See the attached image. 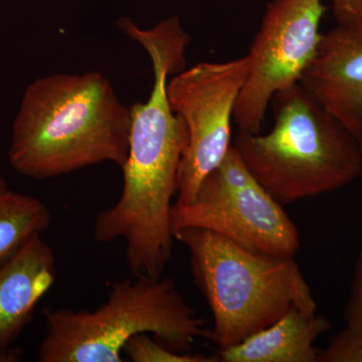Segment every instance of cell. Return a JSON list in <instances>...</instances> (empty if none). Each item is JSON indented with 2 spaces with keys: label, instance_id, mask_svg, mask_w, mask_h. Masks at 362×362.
Returning a JSON list of instances; mask_svg holds the SVG:
<instances>
[{
  "label": "cell",
  "instance_id": "obj_1",
  "mask_svg": "<svg viewBox=\"0 0 362 362\" xmlns=\"http://www.w3.org/2000/svg\"><path fill=\"white\" fill-rule=\"evenodd\" d=\"M122 30L148 54L153 87L145 103L130 107L122 192L113 206L98 214L93 235L99 243L123 240L131 274L156 279L161 277L173 252L171 211L188 141L187 126L169 103L168 83L171 76L185 70L190 39L175 16L147 30L128 21Z\"/></svg>",
  "mask_w": 362,
  "mask_h": 362
},
{
  "label": "cell",
  "instance_id": "obj_10",
  "mask_svg": "<svg viewBox=\"0 0 362 362\" xmlns=\"http://www.w3.org/2000/svg\"><path fill=\"white\" fill-rule=\"evenodd\" d=\"M56 280V255L42 235L28 240L0 266V357L20 361L21 351L13 349V342Z\"/></svg>",
  "mask_w": 362,
  "mask_h": 362
},
{
  "label": "cell",
  "instance_id": "obj_15",
  "mask_svg": "<svg viewBox=\"0 0 362 362\" xmlns=\"http://www.w3.org/2000/svg\"><path fill=\"white\" fill-rule=\"evenodd\" d=\"M333 11L340 25L356 26L358 18V0H332Z\"/></svg>",
  "mask_w": 362,
  "mask_h": 362
},
{
  "label": "cell",
  "instance_id": "obj_13",
  "mask_svg": "<svg viewBox=\"0 0 362 362\" xmlns=\"http://www.w3.org/2000/svg\"><path fill=\"white\" fill-rule=\"evenodd\" d=\"M344 328L321 351L320 362H362V249L344 308Z\"/></svg>",
  "mask_w": 362,
  "mask_h": 362
},
{
  "label": "cell",
  "instance_id": "obj_4",
  "mask_svg": "<svg viewBox=\"0 0 362 362\" xmlns=\"http://www.w3.org/2000/svg\"><path fill=\"white\" fill-rule=\"evenodd\" d=\"M175 239L189 252L195 285L213 313L209 337L218 349L242 342L290 309L317 312L294 257L254 251L202 228H181Z\"/></svg>",
  "mask_w": 362,
  "mask_h": 362
},
{
  "label": "cell",
  "instance_id": "obj_12",
  "mask_svg": "<svg viewBox=\"0 0 362 362\" xmlns=\"http://www.w3.org/2000/svg\"><path fill=\"white\" fill-rule=\"evenodd\" d=\"M47 206L32 195L0 189V266L51 225Z\"/></svg>",
  "mask_w": 362,
  "mask_h": 362
},
{
  "label": "cell",
  "instance_id": "obj_8",
  "mask_svg": "<svg viewBox=\"0 0 362 362\" xmlns=\"http://www.w3.org/2000/svg\"><path fill=\"white\" fill-rule=\"evenodd\" d=\"M325 13L324 0H271L267 4L247 54L249 75L233 110L239 133L261 132L274 95L301 82L318 52Z\"/></svg>",
  "mask_w": 362,
  "mask_h": 362
},
{
  "label": "cell",
  "instance_id": "obj_14",
  "mask_svg": "<svg viewBox=\"0 0 362 362\" xmlns=\"http://www.w3.org/2000/svg\"><path fill=\"white\" fill-rule=\"evenodd\" d=\"M123 354L133 362H218L216 356L175 351L152 339L149 334H139L131 338L124 347Z\"/></svg>",
  "mask_w": 362,
  "mask_h": 362
},
{
  "label": "cell",
  "instance_id": "obj_16",
  "mask_svg": "<svg viewBox=\"0 0 362 362\" xmlns=\"http://www.w3.org/2000/svg\"><path fill=\"white\" fill-rule=\"evenodd\" d=\"M358 18H357L356 25L354 26V28H356L357 30H359V32L362 33V0H358Z\"/></svg>",
  "mask_w": 362,
  "mask_h": 362
},
{
  "label": "cell",
  "instance_id": "obj_3",
  "mask_svg": "<svg viewBox=\"0 0 362 362\" xmlns=\"http://www.w3.org/2000/svg\"><path fill=\"white\" fill-rule=\"evenodd\" d=\"M271 104L273 128L239 133L233 145L279 204L334 192L361 175V145L301 83L279 90Z\"/></svg>",
  "mask_w": 362,
  "mask_h": 362
},
{
  "label": "cell",
  "instance_id": "obj_2",
  "mask_svg": "<svg viewBox=\"0 0 362 362\" xmlns=\"http://www.w3.org/2000/svg\"><path fill=\"white\" fill-rule=\"evenodd\" d=\"M130 107L103 74H52L23 92L11 127L8 160L21 175L44 180L113 162L129 151Z\"/></svg>",
  "mask_w": 362,
  "mask_h": 362
},
{
  "label": "cell",
  "instance_id": "obj_18",
  "mask_svg": "<svg viewBox=\"0 0 362 362\" xmlns=\"http://www.w3.org/2000/svg\"><path fill=\"white\" fill-rule=\"evenodd\" d=\"M0 362H16V361L11 357H0Z\"/></svg>",
  "mask_w": 362,
  "mask_h": 362
},
{
  "label": "cell",
  "instance_id": "obj_9",
  "mask_svg": "<svg viewBox=\"0 0 362 362\" xmlns=\"http://www.w3.org/2000/svg\"><path fill=\"white\" fill-rule=\"evenodd\" d=\"M300 83L362 149V33L340 23L322 33L315 59Z\"/></svg>",
  "mask_w": 362,
  "mask_h": 362
},
{
  "label": "cell",
  "instance_id": "obj_11",
  "mask_svg": "<svg viewBox=\"0 0 362 362\" xmlns=\"http://www.w3.org/2000/svg\"><path fill=\"white\" fill-rule=\"evenodd\" d=\"M330 328L325 316L292 308L242 342L218 349L216 356L221 362H318L316 340Z\"/></svg>",
  "mask_w": 362,
  "mask_h": 362
},
{
  "label": "cell",
  "instance_id": "obj_17",
  "mask_svg": "<svg viewBox=\"0 0 362 362\" xmlns=\"http://www.w3.org/2000/svg\"><path fill=\"white\" fill-rule=\"evenodd\" d=\"M4 187H7L6 181L4 180V178L2 177L1 175H0V189Z\"/></svg>",
  "mask_w": 362,
  "mask_h": 362
},
{
  "label": "cell",
  "instance_id": "obj_5",
  "mask_svg": "<svg viewBox=\"0 0 362 362\" xmlns=\"http://www.w3.org/2000/svg\"><path fill=\"white\" fill-rule=\"evenodd\" d=\"M42 315L40 362H122L124 347L139 334L185 354L209 333L169 278L123 279L95 310L44 308Z\"/></svg>",
  "mask_w": 362,
  "mask_h": 362
},
{
  "label": "cell",
  "instance_id": "obj_6",
  "mask_svg": "<svg viewBox=\"0 0 362 362\" xmlns=\"http://www.w3.org/2000/svg\"><path fill=\"white\" fill-rule=\"evenodd\" d=\"M171 225L173 233L202 228L275 256L294 257L300 247L297 226L250 173L233 145L202 180L194 201L173 206Z\"/></svg>",
  "mask_w": 362,
  "mask_h": 362
},
{
  "label": "cell",
  "instance_id": "obj_7",
  "mask_svg": "<svg viewBox=\"0 0 362 362\" xmlns=\"http://www.w3.org/2000/svg\"><path fill=\"white\" fill-rule=\"evenodd\" d=\"M249 71L247 54L223 63L204 62L169 78V103L188 132L173 206L194 201L202 180L220 165L232 147L233 110Z\"/></svg>",
  "mask_w": 362,
  "mask_h": 362
}]
</instances>
